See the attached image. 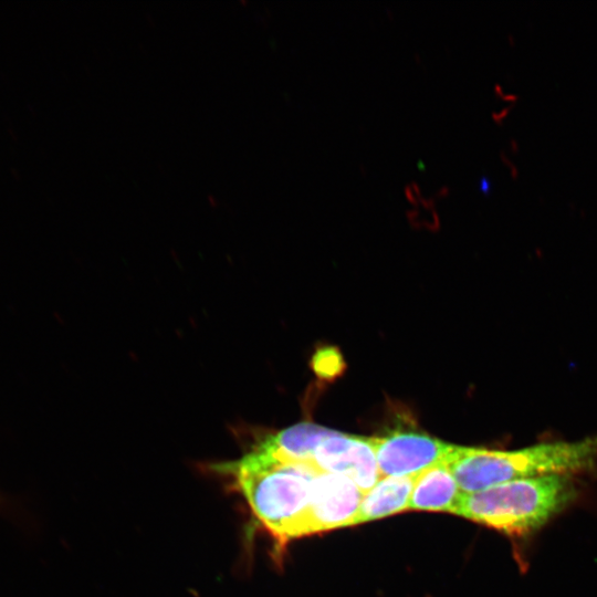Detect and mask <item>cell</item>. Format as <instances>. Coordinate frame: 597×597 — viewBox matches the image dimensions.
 <instances>
[{
  "mask_svg": "<svg viewBox=\"0 0 597 597\" xmlns=\"http://www.w3.org/2000/svg\"><path fill=\"white\" fill-rule=\"evenodd\" d=\"M446 461L462 493L469 494L516 479L588 471L597 461V437L510 451L455 446Z\"/></svg>",
  "mask_w": 597,
  "mask_h": 597,
  "instance_id": "1",
  "label": "cell"
},
{
  "mask_svg": "<svg viewBox=\"0 0 597 597\" xmlns=\"http://www.w3.org/2000/svg\"><path fill=\"white\" fill-rule=\"evenodd\" d=\"M364 494L347 476L320 471L312 481L302 536L355 524Z\"/></svg>",
  "mask_w": 597,
  "mask_h": 597,
  "instance_id": "4",
  "label": "cell"
},
{
  "mask_svg": "<svg viewBox=\"0 0 597 597\" xmlns=\"http://www.w3.org/2000/svg\"><path fill=\"white\" fill-rule=\"evenodd\" d=\"M312 368L320 378L331 380L342 374L345 362L337 348L325 346L314 353Z\"/></svg>",
  "mask_w": 597,
  "mask_h": 597,
  "instance_id": "10",
  "label": "cell"
},
{
  "mask_svg": "<svg viewBox=\"0 0 597 597\" xmlns=\"http://www.w3.org/2000/svg\"><path fill=\"white\" fill-rule=\"evenodd\" d=\"M417 474L381 478L364 494L355 524L408 511Z\"/></svg>",
  "mask_w": 597,
  "mask_h": 597,
  "instance_id": "9",
  "label": "cell"
},
{
  "mask_svg": "<svg viewBox=\"0 0 597 597\" xmlns=\"http://www.w3.org/2000/svg\"><path fill=\"white\" fill-rule=\"evenodd\" d=\"M381 478L416 474L447 460L455 446L415 431L371 437Z\"/></svg>",
  "mask_w": 597,
  "mask_h": 597,
  "instance_id": "5",
  "label": "cell"
},
{
  "mask_svg": "<svg viewBox=\"0 0 597 597\" xmlns=\"http://www.w3.org/2000/svg\"><path fill=\"white\" fill-rule=\"evenodd\" d=\"M462 494L443 460L417 474L408 510L454 513Z\"/></svg>",
  "mask_w": 597,
  "mask_h": 597,
  "instance_id": "8",
  "label": "cell"
},
{
  "mask_svg": "<svg viewBox=\"0 0 597 597\" xmlns=\"http://www.w3.org/2000/svg\"><path fill=\"white\" fill-rule=\"evenodd\" d=\"M216 470L234 480L253 513L280 541L302 536L312 481L320 470L273 462L252 450Z\"/></svg>",
  "mask_w": 597,
  "mask_h": 597,
  "instance_id": "3",
  "label": "cell"
},
{
  "mask_svg": "<svg viewBox=\"0 0 597 597\" xmlns=\"http://www.w3.org/2000/svg\"><path fill=\"white\" fill-rule=\"evenodd\" d=\"M337 431L314 423H298L266 436L252 451L279 463L312 465L317 446Z\"/></svg>",
  "mask_w": 597,
  "mask_h": 597,
  "instance_id": "7",
  "label": "cell"
},
{
  "mask_svg": "<svg viewBox=\"0 0 597 597\" xmlns=\"http://www.w3.org/2000/svg\"><path fill=\"white\" fill-rule=\"evenodd\" d=\"M313 463L320 471L347 476L364 493L380 480L371 437L336 432L321 441Z\"/></svg>",
  "mask_w": 597,
  "mask_h": 597,
  "instance_id": "6",
  "label": "cell"
},
{
  "mask_svg": "<svg viewBox=\"0 0 597 597\" xmlns=\"http://www.w3.org/2000/svg\"><path fill=\"white\" fill-rule=\"evenodd\" d=\"M578 490L566 474L516 479L462 494L453 514L523 536L544 526L568 507Z\"/></svg>",
  "mask_w": 597,
  "mask_h": 597,
  "instance_id": "2",
  "label": "cell"
}]
</instances>
